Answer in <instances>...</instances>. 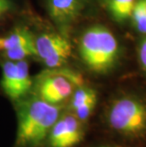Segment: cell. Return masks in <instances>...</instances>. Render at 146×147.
<instances>
[{
  "mask_svg": "<svg viewBox=\"0 0 146 147\" xmlns=\"http://www.w3.org/2000/svg\"><path fill=\"white\" fill-rule=\"evenodd\" d=\"M16 102L17 133L15 147H41L61 116V106L40 99L25 97Z\"/></svg>",
  "mask_w": 146,
  "mask_h": 147,
  "instance_id": "obj_1",
  "label": "cell"
},
{
  "mask_svg": "<svg viewBox=\"0 0 146 147\" xmlns=\"http://www.w3.org/2000/svg\"><path fill=\"white\" fill-rule=\"evenodd\" d=\"M105 118L108 126L126 139L146 138V102L138 97L123 95L113 100Z\"/></svg>",
  "mask_w": 146,
  "mask_h": 147,
  "instance_id": "obj_2",
  "label": "cell"
},
{
  "mask_svg": "<svg viewBox=\"0 0 146 147\" xmlns=\"http://www.w3.org/2000/svg\"><path fill=\"white\" fill-rule=\"evenodd\" d=\"M79 51L83 62L90 70L104 73L116 62L119 55V43L106 28L93 26L81 36Z\"/></svg>",
  "mask_w": 146,
  "mask_h": 147,
  "instance_id": "obj_3",
  "label": "cell"
},
{
  "mask_svg": "<svg viewBox=\"0 0 146 147\" xmlns=\"http://www.w3.org/2000/svg\"><path fill=\"white\" fill-rule=\"evenodd\" d=\"M76 77V71L69 68H48L37 75L33 82L35 95L49 104H61L71 97L75 90L72 82Z\"/></svg>",
  "mask_w": 146,
  "mask_h": 147,
  "instance_id": "obj_4",
  "label": "cell"
},
{
  "mask_svg": "<svg viewBox=\"0 0 146 147\" xmlns=\"http://www.w3.org/2000/svg\"><path fill=\"white\" fill-rule=\"evenodd\" d=\"M0 86L5 95L13 102L29 96L33 87L29 63L25 59L16 62H4Z\"/></svg>",
  "mask_w": 146,
  "mask_h": 147,
  "instance_id": "obj_5",
  "label": "cell"
},
{
  "mask_svg": "<svg viewBox=\"0 0 146 147\" xmlns=\"http://www.w3.org/2000/svg\"><path fill=\"white\" fill-rule=\"evenodd\" d=\"M34 43L36 55L48 68L63 67L72 52L70 42L61 34H40Z\"/></svg>",
  "mask_w": 146,
  "mask_h": 147,
  "instance_id": "obj_6",
  "label": "cell"
},
{
  "mask_svg": "<svg viewBox=\"0 0 146 147\" xmlns=\"http://www.w3.org/2000/svg\"><path fill=\"white\" fill-rule=\"evenodd\" d=\"M85 137L83 123L73 113L61 115L52 126L46 144L48 147H75Z\"/></svg>",
  "mask_w": 146,
  "mask_h": 147,
  "instance_id": "obj_7",
  "label": "cell"
},
{
  "mask_svg": "<svg viewBox=\"0 0 146 147\" xmlns=\"http://www.w3.org/2000/svg\"><path fill=\"white\" fill-rule=\"evenodd\" d=\"M82 9L80 0H48L49 16L59 25H68L76 19Z\"/></svg>",
  "mask_w": 146,
  "mask_h": 147,
  "instance_id": "obj_8",
  "label": "cell"
},
{
  "mask_svg": "<svg viewBox=\"0 0 146 147\" xmlns=\"http://www.w3.org/2000/svg\"><path fill=\"white\" fill-rule=\"evenodd\" d=\"M35 38L29 30L25 28H16L7 35L0 37V52L18 48L26 44L34 43Z\"/></svg>",
  "mask_w": 146,
  "mask_h": 147,
  "instance_id": "obj_9",
  "label": "cell"
},
{
  "mask_svg": "<svg viewBox=\"0 0 146 147\" xmlns=\"http://www.w3.org/2000/svg\"><path fill=\"white\" fill-rule=\"evenodd\" d=\"M105 7L116 21L122 22L129 19L132 15L136 0H104Z\"/></svg>",
  "mask_w": 146,
  "mask_h": 147,
  "instance_id": "obj_10",
  "label": "cell"
},
{
  "mask_svg": "<svg viewBox=\"0 0 146 147\" xmlns=\"http://www.w3.org/2000/svg\"><path fill=\"white\" fill-rule=\"evenodd\" d=\"M94 99H97V93L91 87L85 86L76 87V89L74 90L72 95H71L70 107L73 111L76 108H78L79 106Z\"/></svg>",
  "mask_w": 146,
  "mask_h": 147,
  "instance_id": "obj_11",
  "label": "cell"
},
{
  "mask_svg": "<svg viewBox=\"0 0 146 147\" xmlns=\"http://www.w3.org/2000/svg\"><path fill=\"white\" fill-rule=\"evenodd\" d=\"M3 54H4L6 58L10 59L11 61L24 60V59H26L27 57H29V56L36 55L35 43L26 44V45L18 47V48L3 51Z\"/></svg>",
  "mask_w": 146,
  "mask_h": 147,
  "instance_id": "obj_12",
  "label": "cell"
},
{
  "mask_svg": "<svg viewBox=\"0 0 146 147\" xmlns=\"http://www.w3.org/2000/svg\"><path fill=\"white\" fill-rule=\"evenodd\" d=\"M131 17L136 30L142 34H146V9L142 0L136 2Z\"/></svg>",
  "mask_w": 146,
  "mask_h": 147,
  "instance_id": "obj_13",
  "label": "cell"
},
{
  "mask_svg": "<svg viewBox=\"0 0 146 147\" xmlns=\"http://www.w3.org/2000/svg\"><path fill=\"white\" fill-rule=\"evenodd\" d=\"M96 104H97V99L91 100L85 104H83V105L79 106L78 108H76L75 110L72 111V113L76 116L79 120L83 123V121H87L88 118L91 116L92 112L94 111Z\"/></svg>",
  "mask_w": 146,
  "mask_h": 147,
  "instance_id": "obj_14",
  "label": "cell"
},
{
  "mask_svg": "<svg viewBox=\"0 0 146 147\" xmlns=\"http://www.w3.org/2000/svg\"><path fill=\"white\" fill-rule=\"evenodd\" d=\"M139 58L141 67L146 71V38H144L139 44Z\"/></svg>",
  "mask_w": 146,
  "mask_h": 147,
  "instance_id": "obj_15",
  "label": "cell"
},
{
  "mask_svg": "<svg viewBox=\"0 0 146 147\" xmlns=\"http://www.w3.org/2000/svg\"><path fill=\"white\" fill-rule=\"evenodd\" d=\"M11 8V3L10 0H0V16L6 13Z\"/></svg>",
  "mask_w": 146,
  "mask_h": 147,
  "instance_id": "obj_16",
  "label": "cell"
},
{
  "mask_svg": "<svg viewBox=\"0 0 146 147\" xmlns=\"http://www.w3.org/2000/svg\"><path fill=\"white\" fill-rule=\"evenodd\" d=\"M92 147H122V146L111 145V144H102V145H97V146H92Z\"/></svg>",
  "mask_w": 146,
  "mask_h": 147,
  "instance_id": "obj_17",
  "label": "cell"
},
{
  "mask_svg": "<svg viewBox=\"0 0 146 147\" xmlns=\"http://www.w3.org/2000/svg\"><path fill=\"white\" fill-rule=\"evenodd\" d=\"M142 2H143V5H144V7L146 9V0H142Z\"/></svg>",
  "mask_w": 146,
  "mask_h": 147,
  "instance_id": "obj_18",
  "label": "cell"
}]
</instances>
